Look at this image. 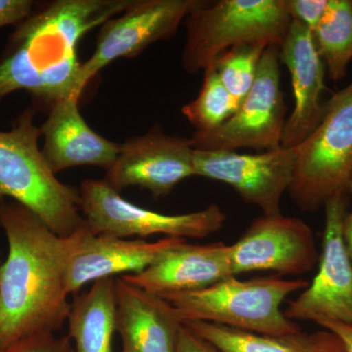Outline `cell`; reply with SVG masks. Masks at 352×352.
<instances>
[{
  "instance_id": "cell-27",
  "label": "cell",
  "mask_w": 352,
  "mask_h": 352,
  "mask_svg": "<svg viewBox=\"0 0 352 352\" xmlns=\"http://www.w3.org/2000/svg\"><path fill=\"white\" fill-rule=\"evenodd\" d=\"M176 352H219L207 340L201 339L183 324Z\"/></svg>"
},
{
  "instance_id": "cell-2",
  "label": "cell",
  "mask_w": 352,
  "mask_h": 352,
  "mask_svg": "<svg viewBox=\"0 0 352 352\" xmlns=\"http://www.w3.org/2000/svg\"><path fill=\"white\" fill-rule=\"evenodd\" d=\"M0 227L8 244L0 264V349L68 321L65 285L69 238L60 237L17 201H0Z\"/></svg>"
},
{
  "instance_id": "cell-19",
  "label": "cell",
  "mask_w": 352,
  "mask_h": 352,
  "mask_svg": "<svg viewBox=\"0 0 352 352\" xmlns=\"http://www.w3.org/2000/svg\"><path fill=\"white\" fill-rule=\"evenodd\" d=\"M192 331L219 352H340L337 336L329 331L270 336L248 332L204 321L184 322Z\"/></svg>"
},
{
  "instance_id": "cell-18",
  "label": "cell",
  "mask_w": 352,
  "mask_h": 352,
  "mask_svg": "<svg viewBox=\"0 0 352 352\" xmlns=\"http://www.w3.org/2000/svg\"><path fill=\"white\" fill-rule=\"evenodd\" d=\"M78 97L56 102L41 127L46 162L53 173L80 166H100L108 170L115 163L120 144L99 135L83 119Z\"/></svg>"
},
{
  "instance_id": "cell-8",
  "label": "cell",
  "mask_w": 352,
  "mask_h": 352,
  "mask_svg": "<svg viewBox=\"0 0 352 352\" xmlns=\"http://www.w3.org/2000/svg\"><path fill=\"white\" fill-rule=\"evenodd\" d=\"M280 47L268 46L259 62L256 80L239 108L214 131L196 132L192 147L207 151H236L281 147L285 120L284 95L280 87Z\"/></svg>"
},
{
  "instance_id": "cell-21",
  "label": "cell",
  "mask_w": 352,
  "mask_h": 352,
  "mask_svg": "<svg viewBox=\"0 0 352 352\" xmlns=\"http://www.w3.org/2000/svg\"><path fill=\"white\" fill-rule=\"evenodd\" d=\"M312 38L331 80H342L352 60V0H330Z\"/></svg>"
},
{
  "instance_id": "cell-5",
  "label": "cell",
  "mask_w": 352,
  "mask_h": 352,
  "mask_svg": "<svg viewBox=\"0 0 352 352\" xmlns=\"http://www.w3.org/2000/svg\"><path fill=\"white\" fill-rule=\"evenodd\" d=\"M292 22L286 0L205 1L185 19L183 68L190 74L206 71L236 46L280 47Z\"/></svg>"
},
{
  "instance_id": "cell-13",
  "label": "cell",
  "mask_w": 352,
  "mask_h": 352,
  "mask_svg": "<svg viewBox=\"0 0 352 352\" xmlns=\"http://www.w3.org/2000/svg\"><path fill=\"white\" fill-rule=\"evenodd\" d=\"M195 175L194 148L190 139L175 138L161 129L127 140L106 170L104 182L116 191L141 187L155 199L163 198L178 183Z\"/></svg>"
},
{
  "instance_id": "cell-3",
  "label": "cell",
  "mask_w": 352,
  "mask_h": 352,
  "mask_svg": "<svg viewBox=\"0 0 352 352\" xmlns=\"http://www.w3.org/2000/svg\"><path fill=\"white\" fill-rule=\"evenodd\" d=\"M34 120V109L28 108L9 131H0V201H17L58 236L69 237L85 223L80 191L51 170L39 149L41 127Z\"/></svg>"
},
{
  "instance_id": "cell-17",
  "label": "cell",
  "mask_w": 352,
  "mask_h": 352,
  "mask_svg": "<svg viewBox=\"0 0 352 352\" xmlns=\"http://www.w3.org/2000/svg\"><path fill=\"white\" fill-rule=\"evenodd\" d=\"M182 326L161 296L116 278V333L122 352H176Z\"/></svg>"
},
{
  "instance_id": "cell-12",
  "label": "cell",
  "mask_w": 352,
  "mask_h": 352,
  "mask_svg": "<svg viewBox=\"0 0 352 352\" xmlns=\"http://www.w3.org/2000/svg\"><path fill=\"white\" fill-rule=\"evenodd\" d=\"M311 228L303 220L282 214L259 217L230 245L234 276L254 271L305 274L318 263Z\"/></svg>"
},
{
  "instance_id": "cell-9",
  "label": "cell",
  "mask_w": 352,
  "mask_h": 352,
  "mask_svg": "<svg viewBox=\"0 0 352 352\" xmlns=\"http://www.w3.org/2000/svg\"><path fill=\"white\" fill-rule=\"evenodd\" d=\"M349 203V194L344 193L324 205L325 228L318 272L312 283L289 302L284 314L291 320L326 317L352 325V263L342 238Z\"/></svg>"
},
{
  "instance_id": "cell-22",
  "label": "cell",
  "mask_w": 352,
  "mask_h": 352,
  "mask_svg": "<svg viewBox=\"0 0 352 352\" xmlns=\"http://www.w3.org/2000/svg\"><path fill=\"white\" fill-rule=\"evenodd\" d=\"M204 73L198 96L182 108L183 115L195 127L196 132L214 131L230 119L240 106L222 85L212 67Z\"/></svg>"
},
{
  "instance_id": "cell-20",
  "label": "cell",
  "mask_w": 352,
  "mask_h": 352,
  "mask_svg": "<svg viewBox=\"0 0 352 352\" xmlns=\"http://www.w3.org/2000/svg\"><path fill=\"white\" fill-rule=\"evenodd\" d=\"M67 323L75 352H113L116 277L98 280L76 296Z\"/></svg>"
},
{
  "instance_id": "cell-26",
  "label": "cell",
  "mask_w": 352,
  "mask_h": 352,
  "mask_svg": "<svg viewBox=\"0 0 352 352\" xmlns=\"http://www.w3.org/2000/svg\"><path fill=\"white\" fill-rule=\"evenodd\" d=\"M34 6L32 0H0V29L19 25L31 15Z\"/></svg>"
},
{
  "instance_id": "cell-10",
  "label": "cell",
  "mask_w": 352,
  "mask_h": 352,
  "mask_svg": "<svg viewBox=\"0 0 352 352\" xmlns=\"http://www.w3.org/2000/svg\"><path fill=\"white\" fill-rule=\"evenodd\" d=\"M205 1L133 0L118 17L101 25L92 56L82 65L83 89L101 69L120 58H133L148 46L175 36L180 23Z\"/></svg>"
},
{
  "instance_id": "cell-29",
  "label": "cell",
  "mask_w": 352,
  "mask_h": 352,
  "mask_svg": "<svg viewBox=\"0 0 352 352\" xmlns=\"http://www.w3.org/2000/svg\"><path fill=\"white\" fill-rule=\"evenodd\" d=\"M349 193L352 196V178L349 185ZM342 238L352 263V212L344 217V224H342Z\"/></svg>"
},
{
  "instance_id": "cell-32",
  "label": "cell",
  "mask_w": 352,
  "mask_h": 352,
  "mask_svg": "<svg viewBox=\"0 0 352 352\" xmlns=\"http://www.w3.org/2000/svg\"><path fill=\"white\" fill-rule=\"evenodd\" d=\"M120 352H122V351H120Z\"/></svg>"
},
{
  "instance_id": "cell-7",
  "label": "cell",
  "mask_w": 352,
  "mask_h": 352,
  "mask_svg": "<svg viewBox=\"0 0 352 352\" xmlns=\"http://www.w3.org/2000/svg\"><path fill=\"white\" fill-rule=\"evenodd\" d=\"M80 212L87 228L96 235L116 238L154 235L203 239L219 231L226 214L212 204L199 212L164 214L139 207L120 195L104 180H85L80 189Z\"/></svg>"
},
{
  "instance_id": "cell-4",
  "label": "cell",
  "mask_w": 352,
  "mask_h": 352,
  "mask_svg": "<svg viewBox=\"0 0 352 352\" xmlns=\"http://www.w3.org/2000/svg\"><path fill=\"white\" fill-rule=\"evenodd\" d=\"M302 279L279 277L239 280L236 276L200 291L163 296L182 323L210 322L263 335L302 332L282 311L287 296L307 288Z\"/></svg>"
},
{
  "instance_id": "cell-30",
  "label": "cell",
  "mask_w": 352,
  "mask_h": 352,
  "mask_svg": "<svg viewBox=\"0 0 352 352\" xmlns=\"http://www.w3.org/2000/svg\"><path fill=\"white\" fill-rule=\"evenodd\" d=\"M1 256H2V254H1V252H0V264H1V263H1Z\"/></svg>"
},
{
  "instance_id": "cell-15",
  "label": "cell",
  "mask_w": 352,
  "mask_h": 352,
  "mask_svg": "<svg viewBox=\"0 0 352 352\" xmlns=\"http://www.w3.org/2000/svg\"><path fill=\"white\" fill-rule=\"evenodd\" d=\"M280 62L288 68L294 94V110L285 124L281 146L296 148L316 129L325 111V65L315 46L312 32L293 21L280 46Z\"/></svg>"
},
{
  "instance_id": "cell-31",
  "label": "cell",
  "mask_w": 352,
  "mask_h": 352,
  "mask_svg": "<svg viewBox=\"0 0 352 352\" xmlns=\"http://www.w3.org/2000/svg\"><path fill=\"white\" fill-rule=\"evenodd\" d=\"M340 352H346V351H340Z\"/></svg>"
},
{
  "instance_id": "cell-1",
  "label": "cell",
  "mask_w": 352,
  "mask_h": 352,
  "mask_svg": "<svg viewBox=\"0 0 352 352\" xmlns=\"http://www.w3.org/2000/svg\"><path fill=\"white\" fill-rule=\"evenodd\" d=\"M133 0H56L34 6L16 25L0 56V102L25 91L39 105L52 107L80 98L78 44L88 32L124 12Z\"/></svg>"
},
{
  "instance_id": "cell-6",
  "label": "cell",
  "mask_w": 352,
  "mask_h": 352,
  "mask_svg": "<svg viewBox=\"0 0 352 352\" xmlns=\"http://www.w3.org/2000/svg\"><path fill=\"white\" fill-rule=\"evenodd\" d=\"M295 149L289 192L303 212H315L333 196L349 193L352 178V82L325 104L318 126Z\"/></svg>"
},
{
  "instance_id": "cell-16",
  "label": "cell",
  "mask_w": 352,
  "mask_h": 352,
  "mask_svg": "<svg viewBox=\"0 0 352 352\" xmlns=\"http://www.w3.org/2000/svg\"><path fill=\"white\" fill-rule=\"evenodd\" d=\"M232 276L230 245H193L184 241L143 272L120 277L163 296L200 291Z\"/></svg>"
},
{
  "instance_id": "cell-24",
  "label": "cell",
  "mask_w": 352,
  "mask_h": 352,
  "mask_svg": "<svg viewBox=\"0 0 352 352\" xmlns=\"http://www.w3.org/2000/svg\"><path fill=\"white\" fill-rule=\"evenodd\" d=\"M0 352H75V349L68 333H44L18 340Z\"/></svg>"
},
{
  "instance_id": "cell-23",
  "label": "cell",
  "mask_w": 352,
  "mask_h": 352,
  "mask_svg": "<svg viewBox=\"0 0 352 352\" xmlns=\"http://www.w3.org/2000/svg\"><path fill=\"white\" fill-rule=\"evenodd\" d=\"M266 46L241 45L219 55L212 64L222 85L238 103H242L256 80Z\"/></svg>"
},
{
  "instance_id": "cell-25",
  "label": "cell",
  "mask_w": 352,
  "mask_h": 352,
  "mask_svg": "<svg viewBox=\"0 0 352 352\" xmlns=\"http://www.w3.org/2000/svg\"><path fill=\"white\" fill-rule=\"evenodd\" d=\"M330 0H286L292 20L298 21L314 32L323 19Z\"/></svg>"
},
{
  "instance_id": "cell-28",
  "label": "cell",
  "mask_w": 352,
  "mask_h": 352,
  "mask_svg": "<svg viewBox=\"0 0 352 352\" xmlns=\"http://www.w3.org/2000/svg\"><path fill=\"white\" fill-rule=\"evenodd\" d=\"M312 321L320 325L326 331L337 336L338 339L344 346V351L352 352V325L351 324L326 318V317H316Z\"/></svg>"
},
{
  "instance_id": "cell-14",
  "label": "cell",
  "mask_w": 352,
  "mask_h": 352,
  "mask_svg": "<svg viewBox=\"0 0 352 352\" xmlns=\"http://www.w3.org/2000/svg\"><path fill=\"white\" fill-rule=\"evenodd\" d=\"M65 264V285L69 295L78 293L91 282L116 275L143 272L164 254L186 239L164 238L156 242L127 240L108 235H96L83 223L69 236Z\"/></svg>"
},
{
  "instance_id": "cell-11",
  "label": "cell",
  "mask_w": 352,
  "mask_h": 352,
  "mask_svg": "<svg viewBox=\"0 0 352 352\" xmlns=\"http://www.w3.org/2000/svg\"><path fill=\"white\" fill-rule=\"evenodd\" d=\"M295 149L280 147L261 154L194 149L195 175L223 182L242 200L263 210L281 214V201L295 175Z\"/></svg>"
}]
</instances>
